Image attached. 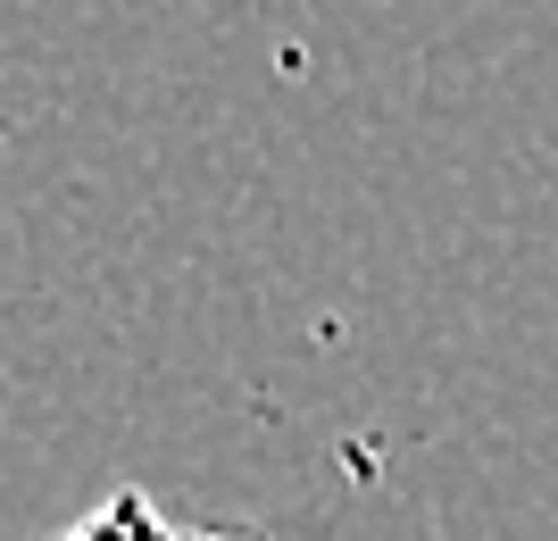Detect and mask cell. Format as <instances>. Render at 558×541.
Segmentation results:
<instances>
[{
    "label": "cell",
    "instance_id": "1",
    "mask_svg": "<svg viewBox=\"0 0 558 541\" xmlns=\"http://www.w3.org/2000/svg\"><path fill=\"white\" fill-rule=\"evenodd\" d=\"M59 541H184V525H167L150 492H109L93 517H75Z\"/></svg>",
    "mask_w": 558,
    "mask_h": 541
},
{
    "label": "cell",
    "instance_id": "2",
    "mask_svg": "<svg viewBox=\"0 0 558 541\" xmlns=\"http://www.w3.org/2000/svg\"><path fill=\"white\" fill-rule=\"evenodd\" d=\"M184 541H258V533H242V525H201V533H184Z\"/></svg>",
    "mask_w": 558,
    "mask_h": 541
}]
</instances>
